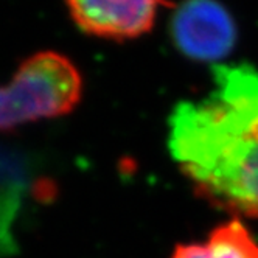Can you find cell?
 <instances>
[{
  "instance_id": "cell-5",
  "label": "cell",
  "mask_w": 258,
  "mask_h": 258,
  "mask_svg": "<svg viewBox=\"0 0 258 258\" xmlns=\"http://www.w3.org/2000/svg\"><path fill=\"white\" fill-rule=\"evenodd\" d=\"M171 258H258V244L241 221L216 227L204 244H179Z\"/></svg>"
},
{
  "instance_id": "cell-2",
  "label": "cell",
  "mask_w": 258,
  "mask_h": 258,
  "mask_svg": "<svg viewBox=\"0 0 258 258\" xmlns=\"http://www.w3.org/2000/svg\"><path fill=\"white\" fill-rule=\"evenodd\" d=\"M83 92L81 73L56 51L25 59L8 86H0V131L72 112Z\"/></svg>"
},
{
  "instance_id": "cell-1",
  "label": "cell",
  "mask_w": 258,
  "mask_h": 258,
  "mask_svg": "<svg viewBox=\"0 0 258 258\" xmlns=\"http://www.w3.org/2000/svg\"><path fill=\"white\" fill-rule=\"evenodd\" d=\"M170 151L196 190L227 212L258 218V70H213L209 95L170 117Z\"/></svg>"
},
{
  "instance_id": "cell-3",
  "label": "cell",
  "mask_w": 258,
  "mask_h": 258,
  "mask_svg": "<svg viewBox=\"0 0 258 258\" xmlns=\"http://www.w3.org/2000/svg\"><path fill=\"white\" fill-rule=\"evenodd\" d=\"M171 36L185 56L218 61L232 51L236 27L229 11L216 0H187L173 16Z\"/></svg>"
},
{
  "instance_id": "cell-4",
  "label": "cell",
  "mask_w": 258,
  "mask_h": 258,
  "mask_svg": "<svg viewBox=\"0 0 258 258\" xmlns=\"http://www.w3.org/2000/svg\"><path fill=\"white\" fill-rule=\"evenodd\" d=\"M165 0H67L72 19L104 39H134L148 33Z\"/></svg>"
},
{
  "instance_id": "cell-6",
  "label": "cell",
  "mask_w": 258,
  "mask_h": 258,
  "mask_svg": "<svg viewBox=\"0 0 258 258\" xmlns=\"http://www.w3.org/2000/svg\"><path fill=\"white\" fill-rule=\"evenodd\" d=\"M21 191V170L0 162V253H5L14 247L11 238V221L19 206Z\"/></svg>"
}]
</instances>
